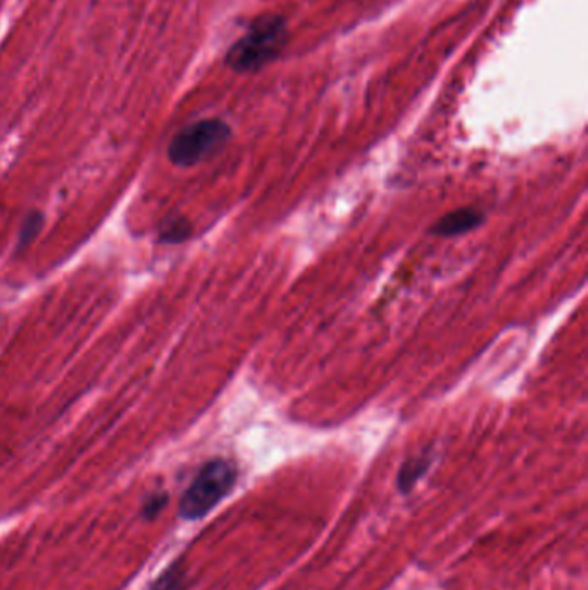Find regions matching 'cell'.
Returning <instances> with one entry per match:
<instances>
[{"label": "cell", "mask_w": 588, "mask_h": 590, "mask_svg": "<svg viewBox=\"0 0 588 590\" xmlns=\"http://www.w3.org/2000/svg\"><path fill=\"white\" fill-rule=\"evenodd\" d=\"M287 42V21L278 14L257 18L228 51L226 64L237 73H256L273 62Z\"/></svg>", "instance_id": "1"}, {"label": "cell", "mask_w": 588, "mask_h": 590, "mask_svg": "<svg viewBox=\"0 0 588 590\" xmlns=\"http://www.w3.org/2000/svg\"><path fill=\"white\" fill-rule=\"evenodd\" d=\"M237 479L239 470L232 461L223 457L208 461L185 490L180 514L190 521L204 518L233 490Z\"/></svg>", "instance_id": "2"}, {"label": "cell", "mask_w": 588, "mask_h": 590, "mask_svg": "<svg viewBox=\"0 0 588 590\" xmlns=\"http://www.w3.org/2000/svg\"><path fill=\"white\" fill-rule=\"evenodd\" d=\"M230 135L232 128L223 119L208 118L195 121L173 136L167 158L178 168L197 166L219 151Z\"/></svg>", "instance_id": "3"}, {"label": "cell", "mask_w": 588, "mask_h": 590, "mask_svg": "<svg viewBox=\"0 0 588 590\" xmlns=\"http://www.w3.org/2000/svg\"><path fill=\"white\" fill-rule=\"evenodd\" d=\"M485 215L473 208H461L442 216L431 228L433 235L438 237H459L470 234L483 225Z\"/></svg>", "instance_id": "4"}, {"label": "cell", "mask_w": 588, "mask_h": 590, "mask_svg": "<svg viewBox=\"0 0 588 590\" xmlns=\"http://www.w3.org/2000/svg\"><path fill=\"white\" fill-rule=\"evenodd\" d=\"M433 463V455L429 453H421L420 456L409 457L401 470H399V477H397V487L402 494H407L414 488V485L418 480L427 473Z\"/></svg>", "instance_id": "5"}, {"label": "cell", "mask_w": 588, "mask_h": 590, "mask_svg": "<svg viewBox=\"0 0 588 590\" xmlns=\"http://www.w3.org/2000/svg\"><path fill=\"white\" fill-rule=\"evenodd\" d=\"M192 235V225L184 216H167L159 226V241L166 243H180Z\"/></svg>", "instance_id": "6"}, {"label": "cell", "mask_w": 588, "mask_h": 590, "mask_svg": "<svg viewBox=\"0 0 588 590\" xmlns=\"http://www.w3.org/2000/svg\"><path fill=\"white\" fill-rule=\"evenodd\" d=\"M42 225H44V216L40 211H33L27 216V219L23 221V225L20 228V235H18V252H21L25 247L37 239V235L42 230Z\"/></svg>", "instance_id": "7"}, {"label": "cell", "mask_w": 588, "mask_h": 590, "mask_svg": "<svg viewBox=\"0 0 588 590\" xmlns=\"http://www.w3.org/2000/svg\"><path fill=\"white\" fill-rule=\"evenodd\" d=\"M154 590H185L184 568L180 564H173L169 570H166L154 584Z\"/></svg>", "instance_id": "8"}, {"label": "cell", "mask_w": 588, "mask_h": 590, "mask_svg": "<svg viewBox=\"0 0 588 590\" xmlns=\"http://www.w3.org/2000/svg\"><path fill=\"white\" fill-rule=\"evenodd\" d=\"M166 501H167L166 494H152V496L145 501V504H143V516L149 518V520L156 518L160 511H162V508L166 506Z\"/></svg>", "instance_id": "9"}]
</instances>
